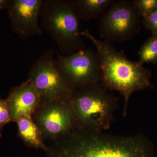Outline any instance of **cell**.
Here are the masks:
<instances>
[{
	"label": "cell",
	"mask_w": 157,
	"mask_h": 157,
	"mask_svg": "<svg viewBox=\"0 0 157 157\" xmlns=\"http://www.w3.org/2000/svg\"><path fill=\"white\" fill-rule=\"evenodd\" d=\"M10 2V0H0V11L8 9Z\"/></svg>",
	"instance_id": "17"
},
{
	"label": "cell",
	"mask_w": 157,
	"mask_h": 157,
	"mask_svg": "<svg viewBox=\"0 0 157 157\" xmlns=\"http://www.w3.org/2000/svg\"><path fill=\"white\" fill-rule=\"evenodd\" d=\"M46 146V157H156L143 135H113L76 127Z\"/></svg>",
	"instance_id": "1"
},
{
	"label": "cell",
	"mask_w": 157,
	"mask_h": 157,
	"mask_svg": "<svg viewBox=\"0 0 157 157\" xmlns=\"http://www.w3.org/2000/svg\"><path fill=\"white\" fill-rule=\"evenodd\" d=\"M113 0H73L80 20L88 21L100 19L114 2Z\"/></svg>",
	"instance_id": "12"
},
{
	"label": "cell",
	"mask_w": 157,
	"mask_h": 157,
	"mask_svg": "<svg viewBox=\"0 0 157 157\" xmlns=\"http://www.w3.org/2000/svg\"><path fill=\"white\" fill-rule=\"evenodd\" d=\"M144 25L152 34H157V10L146 18L142 19Z\"/></svg>",
	"instance_id": "16"
},
{
	"label": "cell",
	"mask_w": 157,
	"mask_h": 157,
	"mask_svg": "<svg viewBox=\"0 0 157 157\" xmlns=\"http://www.w3.org/2000/svg\"><path fill=\"white\" fill-rule=\"evenodd\" d=\"M28 78L39 93L41 105L71 98L73 91L59 71L52 49L46 51L35 62L29 72Z\"/></svg>",
	"instance_id": "6"
},
{
	"label": "cell",
	"mask_w": 157,
	"mask_h": 157,
	"mask_svg": "<svg viewBox=\"0 0 157 157\" xmlns=\"http://www.w3.org/2000/svg\"><path fill=\"white\" fill-rule=\"evenodd\" d=\"M139 60L137 61L140 64L144 63H157V34H152L144 43L137 52Z\"/></svg>",
	"instance_id": "13"
},
{
	"label": "cell",
	"mask_w": 157,
	"mask_h": 157,
	"mask_svg": "<svg viewBox=\"0 0 157 157\" xmlns=\"http://www.w3.org/2000/svg\"><path fill=\"white\" fill-rule=\"evenodd\" d=\"M95 47L101 66V82L109 91L119 92L124 99L123 115L126 116L132 94L152 86L151 71L138 61L130 60L122 50L116 49L111 42L96 38L88 29L79 33Z\"/></svg>",
	"instance_id": "2"
},
{
	"label": "cell",
	"mask_w": 157,
	"mask_h": 157,
	"mask_svg": "<svg viewBox=\"0 0 157 157\" xmlns=\"http://www.w3.org/2000/svg\"><path fill=\"white\" fill-rule=\"evenodd\" d=\"M17 124L18 137L26 146L44 151L47 146L44 142L40 130L32 117L22 115L14 121Z\"/></svg>",
	"instance_id": "11"
},
{
	"label": "cell",
	"mask_w": 157,
	"mask_h": 157,
	"mask_svg": "<svg viewBox=\"0 0 157 157\" xmlns=\"http://www.w3.org/2000/svg\"><path fill=\"white\" fill-rule=\"evenodd\" d=\"M73 1L43 0L40 25L65 55L84 48L79 21Z\"/></svg>",
	"instance_id": "4"
},
{
	"label": "cell",
	"mask_w": 157,
	"mask_h": 157,
	"mask_svg": "<svg viewBox=\"0 0 157 157\" xmlns=\"http://www.w3.org/2000/svg\"><path fill=\"white\" fill-rule=\"evenodd\" d=\"M99 82L73 91L71 100L75 127L104 132L110 128L118 98Z\"/></svg>",
	"instance_id": "3"
},
{
	"label": "cell",
	"mask_w": 157,
	"mask_h": 157,
	"mask_svg": "<svg viewBox=\"0 0 157 157\" xmlns=\"http://www.w3.org/2000/svg\"><path fill=\"white\" fill-rule=\"evenodd\" d=\"M12 121L22 115L32 117L41 105L40 97L30 79L10 90L6 99Z\"/></svg>",
	"instance_id": "10"
},
{
	"label": "cell",
	"mask_w": 157,
	"mask_h": 157,
	"mask_svg": "<svg viewBox=\"0 0 157 157\" xmlns=\"http://www.w3.org/2000/svg\"><path fill=\"white\" fill-rule=\"evenodd\" d=\"M43 0H10L8 14L11 28L23 40L43 33L40 14Z\"/></svg>",
	"instance_id": "9"
},
{
	"label": "cell",
	"mask_w": 157,
	"mask_h": 157,
	"mask_svg": "<svg viewBox=\"0 0 157 157\" xmlns=\"http://www.w3.org/2000/svg\"><path fill=\"white\" fill-rule=\"evenodd\" d=\"M56 61L62 77L73 92L101 82V66L96 49L83 48L68 55L57 53Z\"/></svg>",
	"instance_id": "5"
},
{
	"label": "cell",
	"mask_w": 157,
	"mask_h": 157,
	"mask_svg": "<svg viewBox=\"0 0 157 157\" xmlns=\"http://www.w3.org/2000/svg\"><path fill=\"white\" fill-rule=\"evenodd\" d=\"M32 117L40 130L45 144L61 138L75 127L70 99L41 105Z\"/></svg>",
	"instance_id": "8"
},
{
	"label": "cell",
	"mask_w": 157,
	"mask_h": 157,
	"mask_svg": "<svg viewBox=\"0 0 157 157\" xmlns=\"http://www.w3.org/2000/svg\"><path fill=\"white\" fill-rule=\"evenodd\" d=\"M11 121H12L8 102L6 99L3 100L0 98V138L2 137L3 128Z\"/></svg>",
	"instance_id": "15"
},
{
	"label": "cell",
	"mask_w": 157,
	"mask_h": 157,
	"mask_svg": "<svg viewBox=\"0 0 157 157\" xmlns=\"http://www.w3.org/2000/svg\"><path fill=\"white\" fill-rule=\"evenodd\" d=\"M141 19L134 1H114L100 18L99 33L111 42L128 41L140 31Z\"/></svg>",
	"instance_id": "7"
},
{
	"label": "cell",
	"mask_w": 157,
	"mask_h": 157,
	"mask_svg": "<svg viewBox=\"0 0 157 157\" xmlns=\"http://www.w3.org/2000/svg\"><path fill=\"white\" fill-rule=\"evenodd\" d=\"M134 2L142 19L157 10V0H134Z\"/></svg>",
	"instance_id": "14"
}]
</instances>
